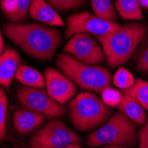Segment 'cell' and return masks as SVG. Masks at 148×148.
Instances as JSON below:
<instances>
[{
	"instance_id": "cell-19",
	"label": "cell",
	"mask_w": 148,
	"mask_h": 148,
	"mask_svg": "<svg viewBox=\"0 0 148 148\" xmlns=\"http://www.w3.org/2000/svg\"><path fill=\"white\" fill-rule=\"evenodd\" d=\"M135 79L133 75L125 69H119L113 77V83L114 86L125 90L131 88L135 84Z\"/></svg>"
},
{
	"instance_id": "cell-20",
	"label": "cell",
	"mask_w": 148,
	"mask_h": 148,
	"mask_svg": "<svg viewBox=\"0 0 148 148\" xmlns=\"http://www.w3.org/2000/svg\"><path fill=\"white\" fill-rule=\"evenodd\" d=\"M32 0H14L15 10L8 20L12 23L23 22L28 18V12L29 11L30 4Z\"/></svg>"
},
{
	"instance_id": "cell-9",
	"label": "cell",
	"mask_w": 148,
	"mask_h": 148,
	"mask_svg": "<svg viewBox=\"0 0 148 148\" xmlns=\"http://www.w3.org/2000/svg\"><path fill=\"white\" fill-rule=\"evenodd\" d=\"M63 51L87 65H97L106 60L103 49L88 33L74 35L64 46Z\"/></svg>"
},
{
	"instance_id": "cell-18",
	"label": "cell",
	"mask_w": 148,
	"mask_h": 148,
	"mask_svg": "<svg viewBox=\"0 0 148 148\" xmlns=\"http://www.w3.org/2000/svg\"><path fill=\"white\" fill-rule=\"evenodd\" d=\"M122 93L136 98L144 108L148 110V83L145 81L137 79L131 88L123 90Z\"/></svg>"
},
{
	"instance_id": "cell-24",
	"label": "cell",
	"mask_w": 148,
	"mask_h": 148,
	"mask_svg": "<svg viewBox=\"0 0 148 148\" xmlns=\"http://www.w3.org/2000/svg\"><path fill=\"white\" fill-rule=\"evenodd\" d=\"M135 60L138 70L148 73V41L138 51Z\"/></svg>"
},
{
	"instance_id": "cell-17",
	"label": "cell",
	"mask_w": 148,
	"mask_h": 148,
	"mask_svg": "<svg viewBox=\"0 0 148 148\" xmlns=\"http://www.w3.org/2000/svg\"><path fill=\"white\" fill-rule=\"evenodd\" d=\"M95 15L106 21H117V15L111 0H90Z\"/></svg>"
},
{
	"instance_id": "cell-13",
	"label": "cell",
	"mask_w": 148,
	"mask_h": 148,
	"mask_svg": "<svg viewBox=\"0 0 148 148\" xmlns=\"http://www.w3.org/2000/svg\"><path fill=\"white\" fill-rule=\"evenodd\" d=\"M29 16L35 21L50 26L64 27L65 23L45 0H32L29 7Z\"/></svg>"
},
{
	"instance_id": "cell-22",
	"label": "cell",
	"mask_w": 148,
	"mask_h": 148,
	"mask_svg": "<svg viewBox=\"0 0 148 148\" xmlns=\"http://www.w3.org/2000/svg\"><path fill=\"white\" fill-rule=\"evenodd\" d=\"M48 4L57 11L66 12L85 5L86 0H47Z\"/></svg>"
},
{
	"instance_id": "cell-11",
	"label": "cell",
	"mask_w": 148,
	"mask_h": 148,
	"mask_svg": "<svg viewBox=\"0 0 148 148\" xmlns=\"http://www.w3.org/2000/svg\"><path fill=\"white\" fill-rule=\"evenodd\" d=\"M21 58L12 48H6L0 56V85L9 89L21 66Z\"/></svg>"
},
{
	"instance_id": "cell-15",
	"label": "cell",
	"mask_w": 148,
	"mask_h": 148,
	"mask_svg": "<svg viewBox=\"0 0 148 148\" xmlns=\"http://www.w3.org/2000/svg\"><path fill=\"white\" fill-rule=\"evenodd\" d=\"M14 78L27 87L42 89L45 87V76L39 71L28 65H21L19 68Z\"/></svg>"
},
{
	"instance_id": "cell-12",
	"label": "cell",
	"mask_w": 148,
	"mask_h": 148,
	"mask_svg": "<svg viewBox=\"0 0 148 148\" xmlns=\"http://www.w3.org/2000/svg\"><path fill=\"white\" fill-rule=\"evenodd\" d=\"M45 115L29 110L28 108H19L13 114V125L15 130L23 135L36 130L44 123Z\"/></svg>"
},
{
	"instance_id": "cell-10",
	"label": "cell",
	"mask_w": 148,
	"mask_h": 148,
	"mask_svg": "<svg viewBox=\"0 0 148 148\" xmlns=\"http://www.w3.org/2000/svg\"><path fill=\"white\" fill-rule=\"evenodd\" d=\"M45 78L49 96L60 104L68 103L76 93V87L72 81L55 69H46Z\"/></svg>"
},
{
	"instance_id": "cell-6",
	"label": "cell",
	"mask_w": 148,
	"mask_h": 148,
	"mask_svg": "<svg viewBox=\"0 0 148 148\" xmlns=\"http://www.w3.org/2000/svg\"><path fill=\"white\" fill-rule=\"evenodd\" d=\"M82 141L77 134L61 121L52 119L29 139L32 148H59Z\"/></svg>"
},
{
	"instance_id": "cell-5",
	"label": "cell",
	"mask_w": 148,
	"mask_h": 148,
	"mask_svg": "<svg viewBox=\"0 0 148 148\" xmlns=\"http://www.w3.org/2000/svg\"><path fill=\"white\" fill-rule=\"evenodd\" d=\"M137 130L138 124L119 111L108 122L90 134L87 144L91 147L103 145L135 146L138 144Z\"/></svg>"
},
{
	"instance_id": "cell-1",
	"label": "cell",
	"mask_w": 148,
	"mask_h": 148,
	"mask_svg": "<svg viewBox=\"0 0 148 148\" xmlns=\"http://www.w3.org/2000/svg\"><path fill=\"white\" fill-rule=\"evenodd\" d=\"M4 32L27 54L44 61L51 60L62 43L58 29L38 23H6L4 25Z\"/></svg>"
},
{
	"instance_id": "cell-2",
	"label": "cell",
	"mask_w": 148,
	"mask_h": 148,
	"mask_svg": "<svg viewBox=\"0 0 148 148\" xmlns=\"http://www.w3.org/2000/svg\"><path fill=\"white\" fill-rule=\"evenodd\" d=\"M147 32L145 24L129 22L108 35L98 37L107 65L116 68L127 63L137 46L146 37Z\"/></svg>"
},
{
	"instance_id": "cell-16",
	"label": "cell",
	"mask_w": 148,
	"mask_h": 148,
	"mask_svg": "<svg viewBox=\"0 0 148 148\" xmlns=\"http://www.w3.org/2000/svg\"><path fill=\"white\" fill-rule=\"evenodd\" d=\"M115 7L123 20L139 21L143 19L139 0H116Z\"/></svg>"
},
{
	"instance_id": "cell-26",
	"label": "cell",
	"mask_w": 148,
	"mask_h": 148,
	"mask_svg": "<svg viewBox=\"0 0 148 148\" xmlns=\"http://www.w3.org/2000/svg\"><path fill=\"white\" fill-rule=\"evenodd\" d=\"M26 148H32V147H26ZM59 148H83L82 147V145L81 143H75V144H72V145H66V146H63V147H59Z\"/></svg>"
},
{
	"instance_id": "cell-25",
	"label": "cell",
	"mask_w": 148,
	"mask_h": 148,
	"mask_svg": "<svg viewBox=\"0 0 148 148\" xmlns=\"http://www.w3.org/2000/svg\"><path fill=\"white\" fill-rule=\"evenodd\" d=\"M139 148H148V118L138 131Z\"/></svg>"
},
{
	"instance_id": "cell-28",
	"label": "cell",
	"mask_w": 148,
	"mask_h": 148,
	"mask_svg": "<svg viewBox=\"0 0 148 148\" xmlns=\"http://www.w3.org/2000/svg\"><path fill=\"white\" fill-rule=\"evenodd\" d=\"M103 148H130V147L121 145H106V146H104Z\"/></svg>"
},
{
	"instance_id": "cell-23",
	"label": "cell",
	"mask_w": 148,
	"mask_h": 148,
	"mask_svg": "<svg viewBox=\"0 0 148 148\" xmlns=\"http://www.w3.org/2000/svg\"><path fill=\"white\" fill-rule=\"evenodd\" d=\"M102 101L108 106L116 107L123 99V93L118 90L108 87L105 89L101 93Z\"/></svg>"
},
{
	"instance_id": "cell-14",
	"label": "cell",
	"mask_w": 148,
	"mask_h": 148,
	"mask_svg": "<svg viewBox=\"0 0 148 148\" xmlns=\"http://www.w3.org/2000/svg\"><path fill=\"white\" fill-rule=\"evenodd\" d=\"M116 107L138 125H143L145 123V109L136 98L128 94H123V99Z\"/></svg>"
},
{
	"instance_id": "cell-7",
	"label": "cell",
	"mask_w": 148,
	"mask_h": 148,
	"mask_svg": "<svg viewBox=\"0 0 148 148\" xmlns=\"http://www.w3.org/2000/svg\"><path fill=\"white\" fill-rule=\"evenodd\" d=\"M17 97L25 108L42 114L47 118L61 117L66 112L64 105L51 99L47 90L42 88L21 86L17 90Z\"/></svg>"
},
{
	"instance_id": "cell-30",
	"label": "cell",
	"mask_w": 148,
	"mask_h": 148,
	"mask_svg": "<svg viewBox=\"0 0 148 148\" xmlns=\"http://www.w3.org/2000/svg\"><path fill=\"white\" fill-rule=\"evenodd\" d=\"M15 148H21V147H19V146H15Z\"/></svg>"
},
{
	"instance_id": "cell-4",
	"label": "cell",
	"mask_w": 148,
	"mask_h": 148,
	"mask_svg": "<svg viewBox=\"0 0 148 148\" xmlns=\"http://www.w3.org/2000/svg\"><path fill=\"white\" fill-rule=\"evenodd\" d=\"M112 114L102 99L90 92H82L69 104V117L80 131H90L102 125Z\"/></svg>"
},
{
	"instance_id": "cell-29",
	"label": "cell",
	"mask_w": 148,
	"mask_h": 148,
	"mask_svg": "<svg viewBox=\"0 0 148 148\" xmlns=\"http://www.w3.org/2000/svg\"><path fill=\"white\" fill-rule=\"evenodd\" d=\"M139 2L145 9L148 10V0H139Z\"/></svg>"
},
{
	"instance_id": "cell-27",
	"label": "cell",
	"mask_w": 148,
	"mask_h": 148,
	"mask_svg": "<svg viewBox=\"0 0 148 148\" xmlns=\"http://www.w3.org/2000/svg\"><path fill=\"white\" fill-rule=\"evenodd\" d=\"M4 48H5V44H4V40H3L1 29H0V56H1L2 53L4 52Z\"/></svg>"
},
{
	"instance_id": "cell-8",
	"label": "cell",
	"mask_w": 148,
	"mask_h": 148,
	"mask_svg": "<svg viewBox=\"0 0 148 148\" xmlns=\"http://www.w3.org/2000/svg\"><path fill=\"white\" fill-rule=\"evenodd\" d=\"M121 25L93 15L89 12H83L70 15L66 20L65 37L70 39L78 33H90L96 38L108 35L118 29Z\"/></svg>"
},
{
	"instance_id": "cell-21",
	"label": "cell",
	"mask_w": 148,
	"mask_h": 148,
	"mask_svg": "<svg viewBox=\"0 0 148 148\" xmlns=\"http://www.w3.org/2000/svg\"><path fill=\"white\" fill-rule=\"evenodd\" d=\"M8 106V98L5 90L0 87V144L6 138V112Z\"/></svg>"
},
{
	"instance_id": "cell-3",
	"label": "cell",
	"mask_w": 148,
	"mask_h": 148,
	"mask_svg": "<svg viewBox=\"0 0 148 148\" xmlns=\"http://www.w3.org/2000/svg\"><path fill=\"white\" fill-rule=\"evenodd\" d=\"M56 66L63 75L85 90L101 93L112 84L111 73L107 69L84 64L66 53L58 55Z\"/></svg>"
}]
</instances>
